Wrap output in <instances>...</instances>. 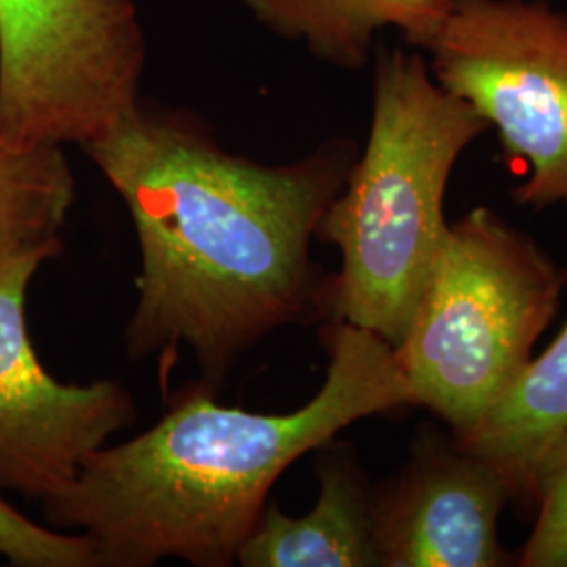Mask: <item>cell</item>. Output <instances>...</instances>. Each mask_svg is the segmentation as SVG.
I'll list each match as a JSON object with an SVG mask.
<instances>
[{"label":"cell","instance_id":"cell-2","mask_svg":"<svg viewBox=\"0 0 567 567\" xmlns=\"http://www.w3.org/2000/svg\"><path fill=\"white\" fill-rule=\"evenodd\" d=\"M322 389L286 414L217 402L198 381L183 386L156 425L100 447L79 477L42 501L51 526L79 529L97 567L182 559L229 567L257 526L284 471L365 416L414 408L393 347L374 332L324 322Z\"/></svg>","mask_w":567,"mask_h":567},{"label":"cell","instance_id":"cell-3","mask_svg":"<svg viewBox=\"0 0 567 567\" xmlns=\"http://www.w3.org/2000/svg\"><path fill=\"white\" fill-rule=\"evenodd\" d=\"M372 58L368 143L316 240L341 250V269L326 276L322 322L364 328L395 349L446 234L452 171L489 124L437 84L419 49L377 44Z\"/></svg>","mask_w":567,"mask_h":567},{"label":"cell","instance_id":"cell-14","mask_svg":"<svg viewBox=\"0 0 567 567\" xmlns=\"http://www.w3.org/2000/svg\"><path fill=\"white\" fill-rule=\"evenodd\" d=\"M0 555L20 567H97L95 548L84 534L44 527L0 496Z\"/></svg>","mask_w":567,"mask_h":567},{"label":"cell","instance_id":"cell-1","mask_svg":"<svg viewBox=\"0 0 567 567\" xmlns=\"http://www.w3.org/2000/svg\"><path fill=\"white\" fill-rule=\"evenodd\" d=\"M82 150L137 231V305L124 332L133 360L187 347L217 391L278 328L322 322L328 274L311 259V240L360 156L353 140L267 166L225 152L194 118L140 100Z\"/></svg>","mask_w":567,"mask_h":567},{"label":"cell","instance_id":"cell-12","mask_svg":"<svg viewBox=\"0 0 567 567\" xmlns=\"http://www.w3.org/2000/svg\"><path fill=\"white\" fill-rule=\"evenodd\" d=\"M76 179L61 145H20L0 131V259L61 244Z\"/></svg>","mask_w":567,"mask_h":567},{"label":"cell","instance_id":"cell-10","mask_svg":"<svg viewBox=\"0 0 567 567\" xmlns=\"http://www.w3.org/2000/svg\"><path fill=\"white\" fill-rule=\"evenodd\" d=\"M566 433L567 324L480 425L454 437L503 475L511 503L534 508L540 468Z\"/></svg>","mask_w":567,"mask_h":567},{"label":"cell","instance_id":"cell-8","mask_svg":"<svg viewBox=\"0 0 567 567\" xmlns=\"http://www.w3.org/2000/svg\"><path fill=\"white\" fill-rule=\"evenodd\" d=\"M511 503L503 475L454 435L423 426L404 465L374 487V534L383 567H507L501 543Z\"/></svg>","mask_w":567,"mask_h":567},{"label":"cell","instance_id":"cell-6","mask_svg":"<svg viewBox=\"0 0 567 567\" xmlns=\"http://www.w3.org/2000/svg\"><path fill=\"white\" fill-rule=\"evenodd\" d=\"M145 37L131 0H0V131L86 143L140 103Z\"/></svg>","mask_w":567,"mask_h":567},{"label":"cell","instance_id":"cell-13","mask_svg":"<svg viewBox=\"0 0 567 567\" xmlns=\"http://www.w3.org/2000/svg\"><path fill=\"white\" fill-rule=\"evenodd\" d=\"M534 511V529L517 566L567 567V433L540 468Z\"/></svg>","mask_w":567,"mask_h":567},{"label":"cell","instance_id":"cell-11","mask_svg":"<svg viewBox=\"0 0 567 567\" xmlns=\"http://www.w3.org/2000/svg\"><path fill=\"white\" fill-rule=\"evenodd\" d=\"M274 34L303 41L318 60L362 70L377 34L395 28L423 53L444 20L447 0H243Z\"/></svg>","mask_w":567,"mask_h":567},{"label":"cell","instance_id":"cell-4","mask_svg":"<svg viewBox=\"0 0 567 567\" xmlns=\"http://www.w3.org/2000/svg\"><path fill=\"white\" fill-rule=\"evenodd\" d=\"M566 284V269L492 208L447 224L393 349L414 408L440 416L456 437L480 425L534 360Z\"/></svg>","mask_w":567,"mask_h":567},{"label":"cell","instance_id":"cell-5","mask_svg":"<svg viewBox=\"0 0 567 567\" xmlns=\"http://www.w3.org/2000/svg\"><path fill=\"white\" fill-rule=\"evenodd\" d=\"M433 79L496 131L513 200L567 208V13L548 0H447L423 49Z\"/></svg>","mask_w":567,"mask_h":567},{"label":"cell","instance_id":"cell-9","mask_svg":"<svg viewBox=\"0 0 567 567\" xmlns=\"http://www.w3.org/2000/svg\"><path fill=\"white\" fill-rule=\"evenodd\" d=\"M320 494L303 517L267 503L238 550L244 567H374V487L355 447L326 442L316 450Z\"/></svg>","mask_w":567,"mask_h":567},{"label":"cell","instance_id":"cell-7","mask_svg":"<svg viewBox=\"0 0 567 567\" xmlns=\"http://www.w3.org/2000/svg\"><path fill=\"white\" fill-rule=\"evenodd\" d=\"M60 252L53 244L0 259V487L41 501L70 486L86 458L137 419L121 383H60L32 347L28 286Z\"/></svg>","mask_w":567,"mask_h":567}]
</instances>
